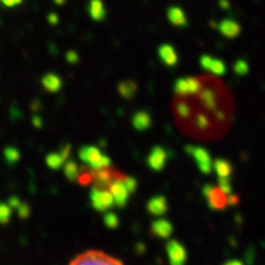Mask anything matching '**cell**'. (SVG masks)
Wrapping results in <instances>:
<instances>
[{"instance_id": "4", "label": "cell", "mask_w": 265, "mask_h": 265, "mask_svg": "<svg viewBox=\"0 0 265 265\" xmlns=\"http://www.w3.org/2000/svg\"><path fill=\"white\" fill-rule=\"evenodd\" d=\"M170 265H185L187 260V250L178 239H170L166 245Z\"/></svg>"}, {"instance_id": "1", "label": "cell", "mask_w": 265, "mask_h": 265, "mask_svg": "<svg viewBox=\"0 0 265 265\" xmlns=\"http://www.w3.org/2000/svg\"><path fill=\"white\" fill-rule=\"evenodd\" d=\"M186 152L195 160L198 170L202 174L209 175L213 172V158L206 148L199 146H186Z\"/></svg>"}, {"instance_id": "36", "label": "cell", "mask_w": 265, "mask_h": 265, "mask_svg": "<svg viewBox=\"0 0 265 265\" xmlns=\"http://www.w3.org/2000/svg\"><path fill=\"white\" fill-rule=\"evenodd\" d=\"M32 123H34V125H35L37 128H41L42 125H43V124H42L43 121H42L41 116H39V114H35V116L32 117Z\"/></svg>"}, {"instance_id": "26", "label": "cell", "mask_w": 265, "mask_h": 265, "mask_svg": "<svg viewBox=\"0 0 265 265\" xmlns=\"http://www.w3.org/2000/svg\"><path fill=\"white\" fill-rule=\"evenodd\" d=\"M12 215V209L7 203L0 202V225H7Z\"/></svg>"}, {"instance_id": "30", "label": "cell", "mask_w": 265, "mask_h": 265, "mask_svg": "<svg viewBox=\"0 0 265 265\" xmlns=\"http://www.w3.org/2000/svg\"><path fill=\"white\" fill-rule=\"evenodd\" d=\"M218 188L224 194H230L232 192V183H230V179H218Z\"/></svg>"}, {"instance_id": "23", "label": "cell", "mask_w": 265, "mask_h": 265, "mask_svg": "<svg viewBox=\"0 0 265 265\" xmlns=\"http://www.w3.org/2000/svg\"><path fill=\"white\" fill-rule=\"evenodd\" d=\"M3 156H4V161L10 167L16 166L21 161V151L14 146L5 147L3 151Z\"/></svg>"}, {"instance_id": "9", "label": "cell", "mask_w": 265, "mask_h": 265, "mask_svg": "<svg viewBox=\"0 0 265 265\" xmlns=\"http://www.w3.org/2000/svg\"><path fill=\"white\" fill-rule=\"evenodd\" d=\"M109 191L114 199V205H116L117 208L123 209L127 206L128 198H130V192H128L127 187H125L124 179H117L116 182H113V185L110 186Z\"/></svg>"}, {"instance_id": "39", "label": "cell", "mask_w": 265, "mask_h": 265, "mask_svg": "<svg viewBox=\"0 0 265 265\" xmlns=\"http://www.w3.org/2000/svg\"><path fill=\"white\" fill-rule=\"evenodd\" d=\"M226 265H241V264H239L238 261H230V263H228Z\"/></svg>"}, {"instance_id": "33", "label": "cell", "mask_w": 265, "mask_h": 265, "mask_svg": "<svg viewBox=\"0 0 265 265\" xmlns=\"http://www.w3.org/2000/svg\"><path fill=\"white\" fill-rule=\"evenodd\" d=\"M21 203H22V201L18 197H11L10 199H8V203H7V205H8L12 210H16V209L19 208V205H21Z\"/></svg>"}, {"instance_id": "35", "label": "cell", "mask_w": 265, "mask_h": 265, "mask_svg": "<svg viewBox=\"0 0 265 265\" xmlns=\"http://www.w3.org/2000/svg\"><path fill=\"white\" fill-rule=\"evenodd\" d=\"M1 1L5 7H15V5L21 4L23 0H1Z\"/></svg>"}, {"instance_id": "34", "label": "cell", "mask_w": 265, "mask_h": 265, "mask_svg": "<svg viewBox=\"0 0 265 265\" xmlns=\"http://www.w3.org/2000/svg\"><path fill=\"white\" fill-rule=\"evenodd\" d=\"M47 21H49L50 25L55 26V25H58V22H59V16H58L55 12H52V14L47 15Z\"/></svg>"}, {"instance_id": "15", "label": "cell", "mask_w": 265, "mask_h": 265, "mask_svg": "<svg viewBox=\"0 0 265 265\" xmlns=\"http://www.w3.org/2000/svg\"><path fill=\"white\" fill-rule=\"evenodd\" d=\"M132 127L135 128L137 132H146L151 128L152 119L151 114L146 112V110H137L136 113H133L132 119H131Z\"/></svg>"}, {"instance_id": "3", "label": "cell", "mask_w": 265, "mask_h": 265, "mask_svg": "<svg viewBox=\"0 0 265 265\" xmlns=\"http://www.w3.org/2000/svg\"><path fill=\"white\" fill-rule=\"evenodd\" d=\"M103 156L104 154L100 151L99 147L96 146H82L78 150V159L82 161L83 164L89 166V168L93 172L96 171Z\"/></svg>"}, {"instance_id": "10", "label": "cell", "mask_w": 265, "mask_h": 265, "mask_svg": "<svg viewBox=\"0 0 265 265\" xmlns=\"http://www.w3.org/2000/svg\"><path fill=\"white\" fill-rule=\"evenodd\" d=\"M199 89H201V83L197 78H178L174 83V90L178 94H194L199 92Z\"/></svg>"}, {"instance_id": "16", "label": "cell", "mask_w": 265, "mask_h": 265, "mask_svg": "<svg viewBox=\"0 0 265 265\" xmlns=\"http://www.w3.org/2000/svg\"><path fill=\"white\" fill-rule=\"evenodd\" d=\"M158 55L161 59V62L167 65V66H175L179 61V58H178V54L175 52V49L171 46V45H168V43H164V45H160L159 49H158Z\"/></svg>"}, {"instance_id": "31", "label": "cell", "mask_w": 265, "mask_h": 265, "mask_svg": "<svg viewBox=\"0 0 265 265\" xmlns=\"http://www.w3.org/2000/svg\"><path fill=\"white\" fill-rule=\"evenodd\" d=\"M94 179V174L92 172H85V174H80L78 175V182L81 183V185H89L90 182H93Z\"/></svg>"}, {"instance_id": "32", "label": "cell", "mask_w": 265, "mask_h": 265, "mask_svg": "<svg viewBox=\"0 0 265 265\" xmlns=\"http://www.w3.org/2000/svg\"><path fill=\"white\" fill-rule=\"evenodd\" d=\"M66 61H68L70 65H76L80 61V55H78V53L76 50H69L66 53Z\"/></svg>"}, {"instance_id": "8", "label": "cell", "mask_w": 265, "mask_h": 265, "mask_svg": "<svg viewBox=\"0 0 265 265\" xmlns=\"http://www.w3.org/2000/svg\"><path fill=\"white\" fill-rule=\"evenodd\" d=\"M70 152H72V146L70 144H66L61 148V151L58 152H52L46 156V164L50 170H61L63 167V164L66 163L68 158L70 156Z\"/></svg>"}, {"instance_id": "18", "label": "cell", "mask_w": 265, "mask_h": 265, "mask_svg": "<svg viewBox=\"0 0 265 265\" xmlns=\"http://www.w3.org/2000/svg\"><path fill=\"white\" fill-rule=\"evenodd\" d=\"M42 86L50 93H57L63 86L62 78L55 73H46L42 77Z\"/></svg>"}, {"instance_id": "6", "label": "cell", "mask_w": 265, "mask_h": 265, "mask_svg": "<svg viewBox=\"0 0 265 265\" xmlns=\"http://www.w3.org/2000/svg\"><path fill=\"white\" fill-rule=\"evenodd\" d=\"M168 160V152L161 146H155L152 148L148 156H147V164L152 171H161L167 164Z\"/></svg>"}, {"instance_id": "5", "label": "cell", "mask_w": 265, "mask_h": 265, "mask_svg": "<svg viewBox=\"0 0 265 265\" xmlns=\"http://www.w3.org/2000/svg\"><path fill=\"white\" fill-rule=\"evenodd\" d=\"M202 194L208 201L209 208L214 209V210L225 208L228 203L226 194H224L218 187H213L212 185H205L202 188Z\"/></svg>"}, {"instance_id": "28", "label": "cell", "mask_w": 265, "mask_h": 265, "mask_svg": "<svg viewBox=\"0 0 265 265\" xmlns=\"http://www.w3.org/2000/svg\"><path fill=\"white\" fill-rule=\"evenodd\" d=\"M124 185L130 194H133L137 190V181H136L135 178L124 177Z\"/></svg>"}, {"instance_id": "14", "label": "cell", "mask_w": 265, "mask_h": 265, "mask_svg": "<svg viewBox=\"0 0 265 265\" xmlns=\"http://www.w3.org/2000/svg\"><path fill=\"white\" fill-rule=\"evenodd\" d=\"M147 210L151 215H155V217L164 215L168 212V202H167L166 197L156 195V197L151 198L147 203Z\"/></svg>"}, {"instance_id": "13", "label": "cell", "mask_w": 265, "mask_h": 265, "mask_svg": "<svg viewBox=\"0 0 265 265\" xmlns=\"http://www.w3.org/2000/svg\"><path fill=\"white\" fill-rule=\"evenodd\" d=\"M151 232L155 234L156 237L163 239H168L174 233V226L166 218H158L152 221L151 224Z\"/></svg>"}, {"instance_id": "22", "label": "cell", "mask_w": 265, "mask_h": 265, "mask_svg": "<svg viewBox=\"0 0 265 265\" xmlns=\"http://www.w3.org/2000/svg\"><path fill=\"white\" fill-rule=\"evenodd\" d=\"M120 96L125 100H132L137 93V83L132 80H125L117 85Z\"/></svg>"}, {"instance_id": "2", "label": "cell", "mask_w": 265, "mask_h": 265, "mask_svg": "<svg viewBox=\"0 0 265 265\" xmlns=\"http://www.w3.org/2000/svg\"><path fill=\"white\" fill-rule=\"evenodd\" d=\"M89 199H90L92 208L100 213H108L116 206L109 190H97V188L92 187L89 192Z\"/></svg>"}, {"instance_id": "37", "label": "cell", "mask_w": 265, "mask_h": 265, "mask_svg": "<svg viewBox=\"0 0 265 265\" xmlns=\"http://www.w3.org/2000/svg\"><path fill=\"white\" fill-rule=\"evenodd\" d=\"M218 4H219V7H221V8H224V10H228V8H229V1H228V0H219Z\"/></svg>"}, {"instance_id": "19", "label": "cell", "mask_w": 265, "mask_h": 265, "mask_svg": "<svg viewBox=\"0 0 265 265\" xmlns=\"http://www.w3.org/2000/svg\"><path fill=\"white\" fill-rule=\"evenodd\" d=\"M219 32L226 38H236L238 37V34L241 32V27L236 21L233 19H224L222 22H219L218 25Z\"/></svg>"}, {"instance_id": "21", "label": "cell", "mask_w": 265, "mask_h": 265, "mask_svg": "<svg viewBox=\"0 0 265 265\" xmlns=\"http://www.w3.org/2000/svg\"><path fill=\"white\" fill-rule=\"evenodd\" d=\"M213 170L217 174L218 179H230V175L233 172V167L226 159H215L213 163Z\"/></svg>"}, {"instance_id": "25", "label": "cell", "mask_w": 265, "mask_h": 265, "mask_svg": "<svg viewBox=\"0 0 265 265\" xmlns=\"http://www.w3.org/2000/svg\"><path fill=\"white\" fill-rule=\"evenodd\" d=\"M103 221H104L105 226H106L108 229H110V230L117 229L120 225L119 215L114 213V212H108V213H105Z\"/></svg>"}, {"instance_id": "7", "label": "cell", "mask_w": 265, "mask_h": 265, "mask_svg": "<svg viewBox=\"0 0 265 265\" xmlns=\"http://www.w3.org/2000/svg\"><path fill=\"white\" fill-rule=\"evenodd\" d=\"M72 265H123L120 261L106 257L101 255L100 252H89V255H85L76 260Z\"/></svg>"}, {"instance_id": "24", "label": "cell", "mask_w": 265, "mask_h": 265, "mask_svg": "<svg viewBox=\"0 0 265 265\" xmlns=\"http://www.w3.org/2000/svg\"><path fill=\"white\" fill-rule=\"evenodd\" d=\"M63 174L70 182L77 181L80 175V166L74 160H68L63 164Z\"/></svg>"}, {"instance_id": "20", "label": "cell", "mask_w": 265, "mask_h": 265, "mask_svg": "<svg viewBox=\"0 0 265 265\" xmlns=\"http://www.w3.org/2000/svg\"><path fill=\"white\" fill-rule=\"evenodd\" d=\"M89 16L96 22L104 21L106 16V10L105 5L103 3V0H90L88 5Z\"/></svg>"}, {"instance_id": "17", "label": "cell", "mask_w": 265, "mask_h": 265, "mask_svg": "<svg viewBox=\"0 0 265 265\" xmlns=\"http://www.w3.org/2000/svg\"><path fill=\"white\" fill-rule=\"evenodd\" d=\"M167 19L171 25L177 27H186L188 25L187 16L185 14V11L178 5H172L167 10Z\"/></svg>"}, {"instance_id": "11", "label": "cell", "mask_w": 265, "mask_h": 265, "mask_svg": "<svg viewBox=\"0 0 265 265\" xmlns=\"http://www.w3.org/2000/svg\"><path fill=\"white\" fill-rule=\"evenodd\" d=\"M199 65L202 66V69L217 74V76H224L226 73V65H225L224 61H221L218 58H213L208 54H205L199 58Z\"/></svg>"}, {"instance_id": "27", "label": "cell", "mask_w": 265, "mask_h": 265, "mask_svg": "<svg viewBox=\"0 0 265 265\" xmlns=\"http://www.w3.org/2000/svg\"><path fill=\"white\" fill-rule=\"evenodd\" d=\"M16 213H18V217L21 219H27L31 215V208H30L28 203L22 202L19 205V208L16 209Z\"/></svg>"}, {"instance_id": "12", "label": "cell", "mask_w": 265, "mask_h": 265, "mask_svg": "<svg viewBox=\"0 0 265 265\" xmlns=\"http://www.w3.org/2000/svg\"><path fill=\"white\" fill-rule=\"evenodd\" d=\"M117 177V174L109 170H105L101 172H94V179H93V188L97 190H109L110 186L113 185L120 178Z\"/></svg>"}, {"instance_id": "38", "label": "cell", "mask_w": 265, "mask_h": 265, "mask_svg": "<svg viewBox=\"0 0 265 265\" xmlns=\"http://www.w3.org/2000/svg\"><path fill=\"white\" fill-rule=\"evenodd\" d=\"M53 1H54L57 5H63L66 3V0H53Z\"/></svg>"}, {"instance_id": "29", "label": "cell", "mask_w": 265, "mask_h": 265, "mask_svg": "<svg viewBox=\"0 0 265 265\" xmlns=\"http://www.w3.org/2000/svg\"><path fill=\"white\" fill-rule=\"evenodd\" d=\"M234 72L238 76H245L248 73V63L242 61V59H238L237 62L234 63Z\"/></svg>"}]
</instances>
